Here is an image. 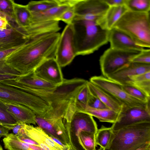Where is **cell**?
<instances>
[{
	"instance_id": "6da1fadb",
	"label": "cell",
	"mask_w": 150,
	"mask_h": 150,
	"mask_svg": "<svg viewBox=\"0 0 150 150\" xmlns=\"http://www.w3.org/2000/svg\"><path fill=\"white\" fill-rule=\"evenodd\" d=\"M60 35L56 32L30 38L6 57V63L21 75L34 71L45 59L54 57Z\"/></svg>"
},
{
	"instance_id": "7a4b0ae2",
	"label": "cell",
	"mask_w": 150,
	"mask_h": 150,
	"mask_svg": "<svg viewBox=\"0 0 150 150\" xmlns=\"http://www.w3.org/2000/svg\"><path fill=\"white\" fill-rule=\"evenodd\" d=\"M71 24L77 56L92 54L108 42L109 30L104 24L76 17Z\"/></svg>"
},
{
	"instance_id": "3957f363",
	"label": "cell",
	"mask_w": 150,
	"mask_h": 150,
	"mask_svg": "<svg viewBox=\"0 0 150 150\" xmlns=\"http://www.w3.org/2000/svg\"><path fill=\"white\" fill-rule=\"evenodd\" d=\"M150 143V122H144L112 131L104 150H136Z\"/></svg>"
},
{
	"instance_id": "277c9868",
	"label": "cell",
	"mask_w": 150,
	"mask_h": 150,
	"mask_svg": "<svg viewBox=\"0 0 150 150\" xmlns=\"http://www.w3.org/2000/svg\"><path fill=\"white\" fill-rule=\"evenodd\" d=\"M149 12L139 13L127 11L115 23L112 28L128 35L138 45L150 47Z\"/></svg>"
},
{
	"instance_id": "5b68a950",
	"label": "cell",
	"mask_w": 150,
	"mask_h": 150,
	"mask_svg": "<svg viewBox=\"0 0 150 150\" xmlns=\"http://www.w3.org/2000/svg\"><path fill=\"white\" fill-rule=\"evenodd\" d=\"M0 100L24 106L37 115H39L44 112L47 105L45 100L36 95L1 82Z\"/></svg>"
},
{
	"instance_id": "8992f818",
	"label": "cell",
	"mask_w": 150,
	"mask_h": 150,
	"mask_svg": "<svg viewBox=\"0 0 150 150\" xmlns=\"http://www.w3.org/2000/svg\"><path fill=\"white\" fill-rule=\"evenodd\" d=\"M141 51L122 50L110 47L104 52L100 58V65L103 76L106 78L127 65Z\"/></svg>"
},
{
	"instance_id": "52a82bcc",
	"label": "cell",
	"mask_w": 150,
	"mask_h": 150,
	"mask_svg": "<svg viewBox=\"0 0 150 150\" xmlns=\"http://www.w3.org/2000/svg\"><path fill=\"white\" fill-rule=\"evenodd\" d=\"M89 81L117 99L123 105L150 107V103H144L133 98L123 89L122 85L103 76H93Z\"/></svg>"
},
{
	"instance_id": "ba28073f",
	"label": "cell",
	"mask_w": 150,
	"mask_h": 150,
	"mask_svg": "<svg viewBox=\"0 0 150 150\" xmlns=\"http://www.w3.org/2000/svg\"><path fill=\"white\" fill-rule=\"evenodd\" d=\"M75 17L105 23L104 17L109 6L104 0H74Z\"/></svg>"
},
{
	"instance_id": "9c48e42d",
	"label": "cell",
	"mask_w": 150,
	"mask_h": 150,
	"mask_svg": "<svg viewBox=\"0 0 150 150\" xmlns=\"http://www.w3.org/2000/svg\"><path fill=\"white\" fill-rule=\"evenodd\" d=\"M71 23L67 24L62 33L56 48L55 58L61 67L70 64L77 56Z\"/></svg>"
},
{
	"instance_id": "30bf717a",
	"label": "cell",
	"mask_w": 150,
	"mask_h": 150,
	"mask_svg": "<svg viewBox=\"0 0 150 150\" xmlns=\"http://www.w3.org/2000/svg\"><path fill=\"white\" fill-rule=\"evenodd\" d=\"M144 122H150V107H130L123 105L116 121L111 127L112 131H115Z\"/></svg>"
},
{
	"instance_id": "8fae6325",
	"label": "cell",
	"mask_w": 150,
	"mask_h": 150,
	"mask_svg": "<svg viewBox=\"0 0 150 150\" xmlns=\"http://www.w3.org/2000/svg\"><path fill=\"white\" fill-rule=\"evenodd\" d=\"M30 38L25 29L12 22L7 28L0 29V51L19 47Z\"/></svg>"
},
{
	"instance_id": "7c38bea8",
	"label": "cell",
	"mask_w": 150,
	"mask_h": 150,
	"mask_svg": "<svg viewBox=\"0 0 150 150\" xmlns=\"http://www.w3.org/2000/svg\"><path fill=\"white\" fill-rule=\"evenodd\" d=\"M63 119L62 118H46L36 116L35 122L38 127L49 136L66 145L69 143V139Z\"/></svg>"
},
{
	"instance_id": "4fadbf2b",
	"label": "cell",
	"mask_w": 150,
	"mask_h": 150,
	"mask_svg": "<svg viewBox=\"0 0 150 150\" xmlns=\"http://www.w3.org/2000/svg\"><path fill=\"white\" fill-rule=\"evenodd\" d=\"M61 67L55 57H52L45 60L33 71L42 79L58 86L62 84L64 79Z\"/></svg>"
},
{
	"instance_id": "5bb4252c",
	"label": "cell",
	"mask_w": 150,
	"mask_h": 150,
	"mask_svg": "<svg viewBox=\"0 0 150 150\" xmlns=\"http://www.w3.org/2000/svg\"><path fill=\"white\" fill-rule=\"evenodd\" d=\"M1 83L16 88H25L35 90L51 89L57 86L39 78L33 71L21 75L16 79L7 80Z\"/></svg>"
},
{
	"instance_id": "9a60e30c",
	"label": "cell",
	"mask_w": 150,
	"mask_h": 150,
	"mask_svg": "<svg viewBox=\"0 0 150 150\" xmlns=\"http://www.w3.org/2000/svg\"><path fill=\"white\" fill-rule=\"evenodd\" d=\"M150 71V64L130 62L106 78L122 85H125L132 76Z\"/></svg>"
},
{
	"instance_id": "2e32d148",
	"label": "cell",
	"mask_w": 150,
	"mask_h": 150,
	"mask_svg": "<svg viewBox=\"0 0 150 150\" xmlns=\"http://www.w3.org/2000/svg\"><path fill=\"white\" fill-rule=\"evenodd\" d=\"M24 129L26 135L37 143L43 150H64L63 146L39 127L25 124Z\"/></svg>"
},
{
	"instance_id": "e0dca14e",
	"label": "cell",
	"mask_w": 150,
	"mask_h": 150,
	"mask_svg": "<svg viewBox=\"0 0 150 150\" xmlns=\"http://www.w3.org/2000/svg\"><path fill=\"white\" fill-rule=\"evenodd\" d=\"M108 41L110 47L122 50L142 51L144 48L137 45L127 34L115 28L109 30Z\"/></svg>"
},
{
	"instance_id": "ac0fdd59",
	"label": "cell",
	"mask_w": 150,
	"mask_h": 150,
	"mask_svg": "<svg viewBox=\"0 0 150 150\" xmlns=\"http://www.w3.org/2000/svg\"><path fill=\"white\" fill-rule=\"evenodd\" d=\"M0 105L20 123L35 125L36 115L28 108L22 105L11 103L0 100Z\"/></svg>"
},
{
	"instance_id": "d6986e66",
	"label": "cell",
	"mask_w": 150,
	"mask_h": 150,
	"mask_svg": "<svg viewBox=\"0 0 150 150\" xmlns=\"http://www.w3.org/2000/svg\"><path fill=\"white\" fill-rule=\"evenodd\" d=\"M72 1V0H62V3L57 6L43 12L31 13L32 23L57 21L64 11L73 6Z\"/></svg>"
},
{
	"instance_id": "ffe728a7",
	"label": "cell",
	"mask_w": 150,
	"mask_h": 150,
	"mask_svg": "<svg viewBox=\"0 0 150 150\" xmlns=\"http://www.w3.org/2000/svg\"><path fill=\"white\" fill-rule=\"evenodd\" d=\"M75 108L79 111L87 113L98 119L100 122L113 123L116 121L119 113L112 110L96 109L90 107L86 105L76 101Z\"/></svg>"
},
{
	"instance_id": "44dd1931",
	"label": "cell",
	"mask_w": 150,
	"mask_h": 150,
	"mask_svg": "<svg viewBox=\"0 0 150 150\" xmlns=\"http://www.w3.org/2000/svg\"><path fill=\"white\" fill-rule=\"evenodd\" d=\"M87 85L91 94L99 98L108 108L119 113L123 104L117 99L90 81Z\"/></svg>"
},
{
	"instance_id": "7402d4cb",
	"label": "cell",
	"mask_w": 150,
	"mask_h": 150,
	"mask_svg": "<svg viewBox=\"0 0 150 150\" xmlns=\"http://www.w3.org/2000/svg\"><path fill=\"white\" fill-rule=\"evenodd\" d=\"M14 19L19 27L25 30L32 24V14L26 5L13 2Z\"/></svg>"
},
{
	"instance_id": "603a6c76",
	"label": "cell",
	"mask_w": 150,
	"mask_h": 150,
	"mask_svg": "<svg viewBox=\"0 0 150 150\" xmlns=\"http://www.w3.org/2000/svg\"><path fill=\"white\" fill-rule=\"evenodd\" d=\"M3 141L4 148L7 150H43L39 145L23 142L13 133L4 137Z\"/></svg>"
},
{
	"instance_id": "cb8c5ba5",
	"label": "cell",
	"mask_w": 150,
	"mask_h": 150,
	"mask_svg": "<svg viewBox=\"0 0 150 150\" xmlns=\"http://www.w3.org/2000/svg\"><path fill=\"white\" fill-rule=\"evenodd\" d=\"M125 85L134 86L150 97V71L130 77Z\"/></svg>"
},
{
	"instance_id": "d4e9b609",
	"label": "cell",
	"mask_w": 150,
	"mask_h": 150,
	"mask_svg": "<svg viewBox=\"0 0 150 150\" xmlns=\"http://www.w3.org/2000/svg\"><path fill=\"white\" fill-rule=\"evenodd\" d=\"M128 10L125 5L116 6H110L104 17L105 25L110 30L119 19Z\"/></svg>"
},
{
	"instance_id": "484cf974",
	"label": "cell",
	"mask_w": 150,
	"mask_h": 150,
	"mask_svg": "<svg viewBox=\"0 0 150 150\" xmlns=\"http://www.w3.org/2000/svg\"><path fill=\"white\" fill-rule=\"evenodd\" d=\"M62 0L31 1L27 4L31 13L43 12L57 6L62 3Z\"/></svg>"
},
{
	"instance_id": "4316f807",
	"label": "cell",
	"mask_w": 150,
	"mask_h": 150,
	"mask_svg": "<svg viewBox=\"0 0 150 150\" xmlns=\"http://www.w3.org/2000/svg\"><path fill=\"white\" fill-rule=\"evenodd\" d=\"M128 10L139 13H148L150 10V0H126Z\"/></svg>"
},
{
	"instance_id": "83f0119b",
	"label": "cell",
	"mask_w": 150,
	"mask_h": 150,
	"mask_svg": "<svg viewBox=\"0 0 150 150\" xmlns=\"http://www.w3.org/2000/svg\"><path fill=\"white\" fill-rule=\"evenodd\" d=\"M112 131L111 127H106L103 126L98 129L95 136L96 146L98 145L105 148L109 143Z\"/></svg>"
},
{
	"instance_id": "f1b7e54d",
	"label": "cell",
	"mask_w": 150,
	"mask_h": 150,
	"mask_svg": "<svg viewBox=\"0 0 150 150\" xmlns=\"http://www.w3.org/2000/svg\"><path fill=\"white\" fill-rule=\"evenodd\" d=\"M19 123H21L0 105V125L11 130L13 126Z\"/></svg>"
},
{
	"instance_id": "f546056e",
	"label": "cell",
	"mask_w": 150,
	"mask_h": 150,
	"mask_svg": "<svg viewBox=\"0 0 150 150\" xmlns=\"http://www.w3.org/2000/svg\"><path fill=\"white\" fill-rule=\"evenodd\" d=\"M123 89L133 98L144 103H150V97L138 89L132 86L122 85Z\"/></svg>"
},
{
	"instance_id": "4dcf8cb0",
	"label": "cell",
	"mask_w": 150,
	"mask_h": 150,
	"mask_svg": "<svg viewBox=\"0 0 150 150\" xmlns=\"http://www.w3.org/2000/svg\"><path fill=\"white\" fill-rule=\"evenodd\" d=\"M13 1L0 0V11L10 19L14 20L13 6Z\"/></svg>"
},
{
	"instance_id": "1f68e13d",
	"label": "cell",
	"mask_w": 150,
	"mask_h": 150,
	"mask_svg": "<svg viewBox=\"0 0 150 150\" xmlns=\"http://www.w3.org/2000/svg\"><path fill=\"white\" fill-rule=\"evenodd\" d=\"M75 16L74 7L71 6L64 11L57 21H62L67 24L71 23Z\"/></svg>"
},
{
	"instance_id": "d6a6232c",
	"label": "cell",
	"mask_w": 150,
	"mask_h": 150,
	"mask_svg": "<svg viewBox=\"0 0 150 150\" xmlns=\"http://www.w3.org/2000/svg\"><path fill=\"white\" fill-rule=\"evenodd\" d=\"M131 62L144 64H150V50L144 49L134 57Z\"/></svg>"
},
{
	"instance_id": "836d02e7",
	"label": "cell",
	"mask_w": 150,
	"mask_h": 150,
	"mask_svg": "<svg viewBox=\"0 0 150 150\" xmlns=\"http://www.w3.org/2000/svg\"><path fill=\"white\" fill-rule=\"evenodd\" d=\"M90 94L87 83L78 93L76 97V101L86 105Z\"/></svg>"
},
{
	"instance_id": "e575fe53",
	"label": "cell",
	"mask_w": 150,
	"mask_h": 150,
	"mask_svg": "<svg viewBox=\"0 0 150 150\" xmlns=\"http://www.w3.org/2000/svg\"><path fill=\"white\" fill-rule=\"evenodd\" d=\"M86 105L94 109H109L99 98L91 93Z\"/></svg>"
},
{
	"instance_id": "d590c367",
	"label": "cell",
	"mask_w": 150,
	"mask_h": 150,
	"mask_svg": "<svg viewBox=\"0 0 150 150\" xmlns=\"http://www.w3.org/2000/svg\"><path fill=\"white\" fill-rule=\"evenodd\" d=\"M0 74L12 75L18 76L21 75L19 72L7 65L5 60H0Z\"/></svg>"
},
{
	"instance_id": "8d00e7d4",
	"label": "cell",
	"mask_w": 150,
	"mask_h": 150,
	"mask_svg": "<svg viewBox=\"0 0 150 150\" xmlns=\"http://www.w3.org/2000/svg\"><path fill=\"white\" fill-rule=\"evenodd\" d=\"M24 123H21L13 126L11 129L13 133L18 137L26 135L24 129Z\"/></svg>"
},
{
	"instance_id": "74e56055",
	"label": "cell",
	"mask_w": 150,
	"mask_h": 150,
	"mask_svg": "<svg viewBox=\"0 0 150 150\" xmlns=\"http://www.w3.org/2000/svg\"><path fill=\"white\" fill-rule=\"evenodd\" d=\"M110 6H116L125 5L126 0H104Z\"/></svg>"
},
{
	"instance_id": "f35d334b",
	"label": "cell",
	"mask_w": 150,
	"mask_h": 150,
	"mask_svg": "<svg viewBox=\"0 0 150 150\" xmlns=\"http://www.w3.org/2000/svg\"><path fill=\"white\" fill-rule=\"evenodd\" d=\"M19 47L0 51V60H5L7 57L11 53L17 49Z\"/></svg>"
},
{
	"instance_id": "ab89813d",
	"label": "cell",
	"mask_w": 150,
	"mask_h": 150,
	"mask_svg": "<svg viewBox=\"0 0 150 150\" xmlns=\"http://www.w3.org/2000/svg\"><path fill=\"white\" fill-rule=\"evenodd\" d=\"M18 76H19L12 75L0 74V83L7 80H15Z\"/></svg>"
},
{
	"instance_id": "60d3db41",
	"label": "cell",
	"mask_w": 150,
	"mask_h": 150,
	"mask_svg": "<svg viewBox=\"0 0 150 150\" xmlns=\"http://www.w3.org/2000/svg\"><path fill=\"white\" fill-rule=\"evenodd\" d=\"M12 22L8 21L6 18H3L0 19V29H6L10 25Z\"/></svg>"
},
{
	"instance_id": "b9f144b4",
	"label": "cell",
	"mask_w": 150,
	"mask_h": 150,
	"mask_svg": "<svg viewBox=\"0 0 150 150\" xmlns=\"http://www.w3.org/2000/svg\"><path fill=\"white\" fill-rule=\"evenodd\" d=\"M8 129L1 125H0V135L2 137H5L9 134Z\"/></svg>"
},
{
	"instance_id": "7bdbcfd3",
	"label": "cell",
	"mask_w": 150,
	"mask_h": 150,
	"mask_svg": "<svg viewBox=\"0 0 150 150\" xmlns=\"http://www.w3.org/2000/svg\"><path fill=\"white\" fill-rule=\"evenodd\" d=\"M136 150H150V143L145 144Z\"/></svg>"
},
{
	"instance_id": "ee69618b",
	"label": "cell",
	"mask_w": 150,
	"mask_h": 150,
	"mask_svg": "<svg viewBox=\"0 0 150 150\" xmlns=\"http://www.w3.org/2000/svg\"><path fill=\"white\" fill-rule=\"evenodd\" d=\"M63 147L64 150H77L69 143L66 145H64Z\"/></svg>"
},
{
	"instance_id": "f6af8a7d",
	"label": "cell",
	"mask_w": 150,
	"mask_h": 150,
	"mask_svg": "<svg viewBox=\"0 0 150 150\" xmlns=\"http://www.w3.org/2000/svg\"><path fill=\"white\" fill-rule=\"evenodd\" d=\"M0 16L3 18H6L9 21H15V20H14L11 19L9 18L7 16L4 14V13L1 12L0 11Z\"/></svg>"
},
{
	"instance_id": "bcb514c9",
	"label": "cell",
	"mask_w": 150,
	"mask_h": 150,
	"mask_svg": "<svg viewBox=\"0 0 150 150\" xmlns=\"http://www.w3.org/2000/svg\"><path fill=\"white\" fill-rule=\"evenodd\" d=\"M97 150H104V149L100 147Z\"/></svg>"
},
{
	"instance_id": "7dc6e473",
	"label": "cell",
	"mask_w": 150,
	"mask_h": 150,
	"mask_svg": "<svg viewBox=\"0 0 150 150\" xmlns=\"http://www.w3.org/2000/svg\"><path fill=\"white\" fill-rule=\"evenodd\" d=\"M0 150H4L1 146L0 144Z\"/></svg>"
},
{
	"instance_id": "c3c4849f",
	"label": "cell",
	"mask_w": 150,
	"mask_h": 150,
	"mask_svg": "<svg viewBox=\"0 0 150 150\" xmlns=\"http://www.w3.org/2000/svg\"><path fill=\"white\" fill-rule=\"evenodd\" d=\"M1 137H1V135H0V138H1Z\"/></svg>"
}]
</instances>
